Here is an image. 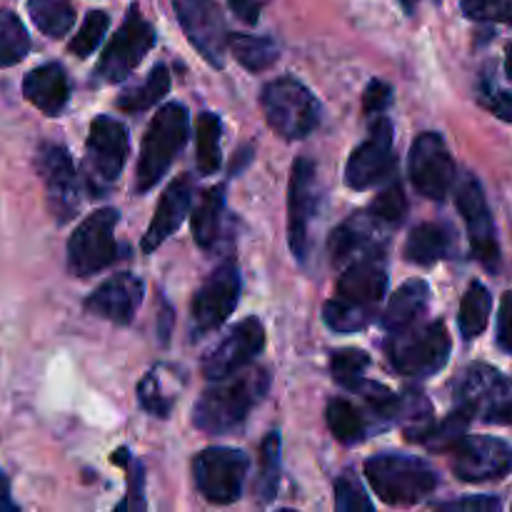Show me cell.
Returning <instances> with one entry per match:
<instances>
[{
	"label": "cell",
	"mask_w": 512,
	"mask_h": 512,
	"mask_svg": "<svg viewBox=\"0 0 512 512\" xmlns=\"http://www.w3.org/2000/svg\"><path fill=\"white\" fill-rule=\"evenodd\" d=\"M393 165V123L388 118H378L368 140H363L350 155L348 168H345V183L353 190L373 188L393 173Z\"/></svg>",
	"instance_id": "e0dca14e"
},
{
	"label": "cell",
	"mask_w": 512,
	"mask_h": 512,
	"mask_svg": "<svg viewBox=\"0 0 512 512\" xmlns=\"http://www.w3.org/2000/svg\"><path fill=\"white\" fill-rule=\"evenodd\" d=\"M188 140V110L178 103H170L155 113L140 150L138 173H135V193H148L158 180L168 173L175 155L183 150Z\"/></svg>",
	"instance_id": "3957f363"
},
{
	"label": "cell",
	"mask_w": 512,
	"mask_h": 512,
	"mask_svg": "<svg viewBox=\"0 0 512 512\" xmlns=\"http://www.w3.org/2000/svg\"><path fill=\"white\" fill-rule=\"evenodd\" d=\"M155 45V30L148 20L140 15L138 5L128 10L123 25L115 33V38L110 40V45L105 48L103 58H100L95 75L103 83H120V80L128 78L135 68L140 65V60L145 58L150 48Z\"/></svg>",
	"instance_id": "30bf717a"
},
{
	"label": "cell",
	"mask_w": 512,
	"mask_h": 512,
	"mask_svg": "<svg viewBox=\"0 0 512 512\" xmlns=\"http://www.w3.org/2000/svg\"><path fill=\"white\" fill-rule=\"evenodd\" d=\"M478 100L483 108H488L490 113L498 115L500 120H508V123H512V93H508V90L490 83V80H483L478 88Z\"/></svg>",
	"instance_id": "7bdbcfd3"
},
{
	"label": "cell",
	"mask_w": 512,
	"mask_h": 512,
	"mask_svg": "<svg viewBox=\"0 0 512 512\" xmlns=\"http://www.w3.org/2000/svg\"><path fill=\"white\" fill-rule=\"evenodd\" d=\"M388 293V273L378 258H358L338 280V298L373 308Z\"/></svg>",
	"instance_id": "7402d4cb"
},
{
	"label": "cell",
	"mask_w": 512,
	"mask_h": 512,
	"mask_svg": "<svg viewBox=\"0 0 512 512\" xmlns=\"http://www.w3.org/2000/svg\"><path fill=\"white\" fill-rule=\"evenodd\" d=\"M318 170L308 158H298L293 163L288 193V238L290 250L298 260H305L310 248V225L318 213Z\"/></svg>",
	"instance_id": "4fadbf2b"
},
{
	"label": "cell",
	"mask_w": 512,
	"mask_h": 512,
	"mask_svg": "<svg viewBox=\"0 0 512 512\" xmlns=\"http://www.w3.org/2000/svg\"><path fill=\"white\" fill-rule=\"evenodd\" d=\"M175 10H178V18L185 35L198 48V53L210 65L223 68L230 35L228 28H225L223 13L215 5V0H178Z\"/></svg>",
	"instance_id": "9a60e30c"
},
{
	"label": "cell",
	"mask_w": 512,
	"mask_h": 512,
	"mask_svg": "<svg viewBox=\"0 0 512 512\" xmlns=\"http://www.w3.org/2000/svg\"><path fill=\"white\" fill-rule=\"evenodd\" d=\"M365 478L373 485L378 498L393 508L418 505L438 488V475L413 455L383 453L365 463Z\"/></svg>",
	"instance_id": "7a4b0ae2"
},
{
	"label": "cell",
	"mask_w": 512,
	"mask_h": 512,
	"mask_svg": "<svg viewBox=\"0 0 512 512\" xmlns=\"http://www.w3.org/2000/svg\"><path fill=\"white\" fill-rule=\"evenodd\" d=\"M370 213H373L378 220H383L385 225H390V228H393V225H398L400 220L405 218V213H408V200H405L403 185L390 183L388 188H385L383 193L373 200V205H370Z\"/></svg>",
	"instance_id": "f35d334b"
},
{
	"label": "cell",
	"mask_w": 512,
	"mask_h": 512,
	"mask_svg": "<svg viewBox=\"0 0 512 512\" xmlns=\"http://www.w3.org/2000/svg\"><path fill=\"white\" fill-rule=\"evenodd\" d=\"M140 303H143V280L130 273H118L105 280L95 293H90L85 308L115 325H130Z\"/></svg>",
	"instance_id": "ffe728a7"
},
{
	"label": "cell",
	"mask_w": 512,
	"mask_h": 512,
	"mask_svg": "<svg viewBox=\"0 0 512 512\" xmlns=\"http://www.w3.org/2000/svg\"><path fill=\"white\" fill-rule=\"evenodd\" d=\"M505 70H508V78L512 80V45L508 48V55H505Z\"/></svg>",
	"instance_id": "f907efd6"
},
{
	"label": "cell",
	"mask_w": 512,
	"mask_h": 512,
	"mask_svg": "<svg viewBox=\"0 0 512 512\" xmlns=\"http://www.w3.org/2000/svg\"><path fill=\"white\" fill-rule=\"evenodd\" d=\"M498 345L512 355V290L503 295L498 315Z\"/></svg>",
	"instance_id": "f6af8a7d"
},
{
	"label": "cell",
	"mask_w": 512,
	"mask_h": 512,
	"mask_svg": "<svg viewBox=\"0 0 512 512\" xmlns=\"http://www.w3.org/2000/svg\"><path fill=\"white\" fill-rule=\"evenodd\" d=\"M410 180L423 198L443 200L455 183V163L438 133H423L410 148Z\"/></svg>",
	"instance_id": "7c38bea8"
},
{
	"label": "cell",
	"mask_w": 512,
	"mask_h": 512,
	"mask_svg": "<svg viewBox=\"0 0 512 512\" xmlns=\"http://www.w3.org/2000/svg\"><path fill=\"white\" fill-rule=\"evenodd\" d=\"M373 315H375L373 308H363V305L350 303V300H343V298L328 300L323 308L325 325H328L333 333H340V335H350L368 328Z\"/></svg>",
	"instance_id": "d6a6232c"
},
{
	"label": "cell",
	"mask_w": 512,
	"mask_h": 512,
	"mask_svg": "<svg viewBox=\"0 0 512 512\" xmlns=\"http://www.w3.org/2000/svg\"><path fill=\"white\" fill-rule=\"evenodd\" d=\"M220 138L223 125L213 113H200L195 120V163L200 175H213L220 168Z\"/></svg>",
	"instance_id": "f1b7e54d"
},
{
	"label": "cell",
	"mask_w": 512,
	"mask_h": 512,
	"mask_svg": "<svg viewBox=\"0 0 512 512\" xmlns=\"http://www.w3.org/2000/svg\"><path fill=\"white\" fill-rule=\"evenodd\" d=\"M430 303V288L425 280H408L405 285H400L398 293L390 298L388 310L383 315V325L395 333V330L410 328V325L418 323L420 315L428 310Z\"/></svg>",
	"instance_id": "d4e9b609"
},
{
	"label": "cell",
	"mask_w": 512,
	"mask_h": 512,
	"mask_svg": "<svg viewBox=\"0 0 512 512\" xmlns=\"http://www.w3.org/2000/svg\"><path fill=\"white\" fill-rule=\"evenodd\" d=\"M260 105L270 128L285 140L305 138L320 120L318 100L293 78H278L265 85Z\"/></svg>",
	"instance_id": "277c9868"
},
{
	"label": "cell",
	"mask_w": 512,
	"mask_h": 512,
	"mask_svg": "<svg viewBox=\"0 0 512 512\" xmlns=\"http://www.w3.org/2000/svg\"><path fill=\"white\" fill-rule=\"evenodd\" d=\"M280 485V433L273 430V433L265 435V440L260 443V475H258V495L263 503H270V500L278 495Z\"/></svg>",
	"instance_id": "d590c367"
},
{
	"label": "cell",
	"mask_w": 512,
	"mask_h": 512,
	"mask_svg": "<svg viewBox=\"0 0 512 512\" xmlns=\"http://www.w3.org/2000/svg\"><path fill=\"white\" fill-rule=\"evenodd\" d=\"M325 420H328L330 433L335 435V440L345 445H355L360 440H365L373 430V420H370L368 413H363L360 408H355L350 400L335 398L330 400L328 413H325Z\"/></svg>",
	"instance_id": "4316f807"
},
{
	"label": "cell",
	"mask_w": 512,
	"mask_h": 512,
	"mask_svg": "<svg viewBox=\"0 0 512 512\" xmlns=\"http://www.w3.org/2000/svg\"><path fill=\"white\" fill-rule=\"evenodd\" d=\"M128 130L115 118L100 115L90 123L85 145V183L93 195H105L123 173L128 160Z\"/></svg>",
	"instance_id": "8992f818"
},
{
	"label": "cell",
	"mask_w": 512,
	"mask_h": 512,
	"mask_svg": "<svg viewBox=\"0 0 512 512\" xmlns=\"http://www.w3.org/2000/svg\"><path fill=\"white\" fill-rule=\"evenodd\" d=\"M485 420H488V423H498V425H512V398L495 403L493 408L485 413Z\"/></svg>",
	"instance_id": "c3c4849f"
},
{
	"label": "cell",
	"mask_w": 512,
	"mask_h": 512,
	"mask_svg": "<svg viewBox=\"0 0 512 512\" xmlns=\"http://www.w3.org/2000/svg\"><path fill=\"white\" fill-rule=\"evenodd\" d=\"M510 383L490 365H470L463 378L455 383V400L460 408L473 410L475 415L483 408H493L508 393Z\"/></svg>",
	"instance_id": "603a6c76"
},
{
	"label": "cell",
	"mask_w": 512,
	"mask_h": 512,
	"mask_svg": "<svg viewBox=\"0 0 512 512\" xmlns=\"http://www.w3.org/2000/svg\"><path fill=\"white\" fill-rule=\"evenodd\" d=\"M118 210L103 208L90 213L78 225L68 243V268L73 275H93L110 268L120 258L118 243H115V225H118Z\"/></svg>",
	"instance_id": "52a82bcc"
},
{
	"label": "cell",
	"mask_w": 512,
	"mask_h": 512,
	"mask_svg": "<svg viewBox=\"0 0 512 512\" xmlns=\"http://www.w3.org/2000/svg\"><path fill=\"white\" fill-rule=\"evenodd\" d=\"M440 510H473V512H495L500 510V500L493 495H480V498H465V500H453V503H443Z\"/></svg>",
	"instance_id": "bcb514c9"
},
{
	"label": "cell",
	"mask_w": 512,
	"mask_h": 512,
	"mask_svg": "<svg viewBox=\"0 0 512 512\" xmlns=\"http://www.w3.org/2000/svg\"><path fill=\"white\" fill-rule=\"evenodd\" d=\"M490 310H493V295L483 283H470L468 293L460 300V333L465 340H473L488 328Z\"/></svg>",
	"instance_id": "f546056e"
},
{
	"label": "cell",
	"mask_w": 512,
	"mask_h": 512,
	"mask_svg": "<svg viewBox=\"0 0 512 512\" xmlns=\"http://www.w3.org/2000/svg\"><path fill=\"white\" fill-rule=\"evenodd\" d=\"M23 95L40 113L58 115L70 100V83L65 70L58 63L40 65L30 70L23 80Z\"/></svg>",
	"instance_id": "cb8c5ba5"
},
{
	"label": "cell",
	"mask_w": 512,
	"mask_h": 512,
	"mask_svg": "<svg viewBox=\"0 0 512 512\" xmlns=\"http://www.w3.org/2000/svg\"><path fill=\"white\" fill-rule=\"evenodd\" d=\"M455 203H458L460 213H463L470 248H473L475 258H478L488 270H495L500 265L498 233H495L493 215H490L483 188H480V183L473 175H463V178H460Z\"/></svg>",
	"instance_id": "5bb4252c"
},
{
	"label": "cell",
	"mask_w": 512,
	"mask_h": 512,
	"mask_svg": "<svg viewBox=\"0 0 512 512\" xmlns=\"http://www.w3.org/2000/svg\"><path fill=\"white\" fill-rule=\"evenodd\" d=\"M225 213L223 188H208L200 198L198 208L193 213V235L200 248H213L220 235V220Z\"/></svg>",
	"instance_id": "83f0119b"
},
{
	"label": "cell",
	"mask_w": 512,
	"mask_h": 512,
	"mask_svg": "<svg viewBox=\"0 0 512 512\" xmlns=\"http://www.w3.org/2000/svg\"><path fill=\"white\" fill-rule=\"evenodd\" d=\"M450 333L445 323H430L423 328L395 330L390 338V363L408 378H430L445 368L450 358Z\"/></svg>",
	"instance_id": "5b68a950"
},
{
	"label": "cell",
	"mask_w": 512,
	"mask_h": 512,
	"mask_svg": "<svg viewBox=\"0 0 512 512\" xmlns=\"http://www.w3.org/2000/svg\"><path fill=\"white\" fill-rule=\"evenodd\" d=\"M463 13L478 23L512 25V0H463Z\"/></svg>",
	"instance_id": "60d3db41"
},
{
	"label": "cell",
	"mask_w": 512,
	"mask_h": 512,
	"mask_svg": "<svg viewBox=\"0 0 512 512\" xmlns=\"http://www.w3.org/2000/svg\"><path fill=\"white\" fill-rule=\"evenodd\" d=\"M155 373H158V370H153L150 375H145L143 383L138 385V400H140V405L148 410V413L160 415V418H168L170 408H173V398H168V395L163 393V388H160V380Z\"/></svg>",
	"instance_id": "b9f144b4"
},
{
	"label": "cell",
	"mask_w": 512,
	"mask_h": 512,
	"mask_svg": "<svg viewBox=\"0 0 512 512\" xmlns=\"http://www.w3.org/2000/svg\"><path fill=\"white\" fill-rule=\"evenodd\" d=\"M170 90V73L165 65H155L148 73V78L135 88L125 90L118 98V108L123 113H138V110L153 108L158 100H163Z\"/></svg>",
	"instance_id": "1f68e13d"
},
{
	"label": "cell",
	"mask_w": 512,
	"mask_h": 512,
	"mask_svg": "<svg viewBox=\"0 0 512 512\" xmlns=\"http://www.w3.org/2000/svg\"><path fill=\"white\" fill-rule=\"evenodd\" d=\"M190 198H193V178L190 175H180L178 180H173L165 188L153 220L148 225V233L143 238L145 253H153L158 245H163L175 233V228H180V223H183L190 210Z\"/></svg>",
	"instance_id": "44dd1931"
},
{
	"label": "cell",
	"mask_w": 512,
	"mask_h": 512,
	"mask_svg": "<svg viewBox=\"0 0 512 512\" xmlns=\"http://www.w3.org/2000/svg\"><path fill=\"white\" fill-rule=\"evenodd\" d=\"M445 455L453 473L465 483L505 478L512 470V445L493 435H460Z\"/></svg>",
	"instance_id": "ba28073f"
},
{
	"label": "cell",
	"mask_w": 512,
	"mask_h": 512,
	"mask_svg": "<svg viewBox=\"0 0 512 512\" xmlns=\"http://www.w3.org/2000/svg\"><path fill=\"white\" fill-rule=\"evenodd\" d=\"M28 13L35 28L48 38H63L75 23V8L70 0H28Z\"/></svg>",
	"instance_id": "4dcf8cb0"
},
{
	"label": "cell",
	"mask_w": 512,
	"mask_h": 512,
	"mask_svg": "<svg viewBox=\"0 0 512 512\" xmlns=\"http://www.w3.org/2000/svg\"><path fill=\"white\" fill-rule=\"evenodd\" d=\"M0 510H18V505L10 500V483L3 473H0Z\"/></svg>",
	"instance_id": "681fc988"
},
{
	"label": "cell",
	"mask_w": 512,
	"mask_h": 512,
	"mask_svg": "<svg viewBox=\"0 0 512 512\" xmlns=\"http://www.w3.org/2000/svg\"><path fill=\"white\" fill-rule=\"evenodd\" d=\"M228 3H230V8H233V13L238 15L243 23L255 25L260 18V10L265 8V3H268V0H228Z\"/></svg>",
	"instance_id": "7dc6e473"
},
{
	"label": "cell",
	"mask_w": 512,
	"mask_h": 512,
	"mask_svg": "<svg viewBox=\"0 0 512 512\" xmlns=\"http://www.w3.org/2000/svg\"><path fill=\"white\" fill-rule=\"evenodd\" d=\"M390 225L375 218L370 210L353 215L345 220L333 235H330V253L335 263L358 258H378L388 240Z\"/></svg>",
	"instance_id": "d6986e66"
},
{
	"label": "cell",
	"mask_w": 512,
	"mask_h": 512,
	"mask_svg": "<svg viewBox=\"0 0 512 512\" xmlns=\"http://www.w3.org/2000/svg\"><path fill=\"white\" fill-rule=\"evenodd\" d=\"M240 300V270L233 260H225L223 265L210 273V278L200 285L193 298L190 310V325L195 335L213 333L215 328L230 318Z\"/></svg>",
	"instance_id": "8fae6325"
},
{
	"label": "cell",
	"mask_w": 512,
	"mask_h": 512,
	"mask_svg": "<svg viewBox=\"0 0 512 512\" xmlns=\"http://www.w3.org/2000/svg\"><path fill=\"white\" fill-rule=\"evenodd\" d=\"M420 0H403V5H405V10H408V13H413L415 10V5H418Z\"/></svg>",
	"instance_id": "816d5d0a"
},
{
	"label": "cell",
	"mask_w": 512,
	"mask_h": 512,
	"mask_svg": "<svg viewBox=\"0 0 512 512\" xmlns=\"http://www.w3.org/2000/svg\"><path fill=\"white\" fill-rule=\"evenodd\" d=\"M108 25H110V18L103 13V10H90V13L85 15L80 30L75 33V38L70 40L68 45L70 53L78 55V58H88V55L100 45L103 35L108 33Z\"/></svg>",
	"instance_id": "74e56055"
},
{
	"label": "cell",
	"mask_w": 512,
	"mask_h": 512,
	"mask_svg": "<svg viewBox=\"0 0 512 512\" xmlns=\"http://www.w3.org/2000/svg\"><path fill=\"white\" fill-rule=\"evenodd\" d=\"M230 50L238 58L240 65L248 70H265L278 60L280 50L270 38H258V35H230Z\"/></svg>",
	"instance_id": "836d02e7"
},
{
	"label": "cell",
	"mask_w": 512,
	"mask_h": 512,
	"mask_svg": "<svg viewBox=\"0 0 512 512\" xmlns=\"http://www.w3.org/2000/svg\"><path fill=\"white\" fill-rule=\"evenodd\" d=\"M265 345V330L258 318H245L230 330L228 338L215 345L203 360V375L208 380H223L248 368Z\"/></svg>",
	"instance_id": "ac0fdd59"
},
{
	"label": "cell",
	"mask_w": 512,
	"mask_h": 512,
	"mask_svg": "<svg viewBox=\"0 0 512 512\" xmlns=\"http://www.w3.org/2000/svg\"><path fill=\"white\" fill-rule=\"evenodd\" d=\"M38 170L48 193V208L58 223H68L80 205V178L68 150L60 145H43L38 153Z\"/></svg>",
	"instance_id": "2e32d148"
},
{
	"label": "cell",
	"mask_w": 512,
	"mask_h": 512,
	"mask_svg": "<svg viewBox=\"0 0 512 512\" xmlns=\"http://www.w3.org/2000/svg\"><path fill=\"white\" fill-rule=\"evenodd\" d=\"M195 403L193 423L203 433L225 435L245 423L250 410L265 398L270 375L263 368H243L223 380H215Z\"/></svg>",
	"instance_id": "6da1fadb"
},
{
	"label": "cell",
	"mask_w": 512,
	"mask_h": 512,
	"mask_svg": "<svg viewBox=\"0 0 512 512\" xmlns=\"http://www.w3.org/2000/svg\"><path fill=\"white\" fill-rule=\"evenodd\" d=\"M370 368V358L363 350H338L330 360L335 383L348 390H358L365 383V370Z\"/></svg>",
	"instance_id": "8d00e7d4"
},
{
	"label": "cell",
	"mask_w": 512,
	"mask_h": 512,
	"mask_svg": "<svg viewBox=\"0 0 512 512\" xmlns=\"http://www.w3.org/2000/svg\"><path fill=\"white\" fill-rule=\"evenodd\" d=\"M390 100H393V88H390L388 83H383V80H373V83L365 88L363 110L370 115L383 113V110L390 105Z\"/></svg>",
	"instance_id": "ee69618b"
},
{
	"label": "cell",
	"mask_w": 512,
	"mask_h": 512,
	"mask_svg": "<svg viewBox=\"0 0 512 512\" xmlns=\"http://www.w3.org/2000/svg\"><path fill=\"white\" fill-rule=\"evenodd\" d=\"M455 248L453 230L440 223H423L408 235L405 243V258L418 265H433L448 258Z\"/></svg>",
	"instance_id": "484cf974"
},
{
	"label": "cell",
	"mask_w": 512,
	"mask_h": 512,
	"mask_svg": "<svg viewBox=\"0 0 512 512\" xmlns=\"http://www.w3.org/2000/svg\"><path fill=\"white\" fill-rule=\"evenodd\" d=\"M250 460L243 450L208 448L195 458V485L205 500L215 505H230L243 493Z\"/></svg>",
	"instance_id": "9c48e42d"
},
{
	"label": "cell",
	"mask_w": 512,
	"mask_h": 512,
	"mask_svg": "<svg viewBox=\"0 0 512 512\" xmlns=\"http://www.w3.org/2000/svg\"><path fill=\"white\" fill-rule=\"evenodd\" d=\"M30 50V35L20 18L10 10H0V68L20 63Z\"/></svg>",
	"instance_id": "e575fe53"
},
{
	"label": "cell",
	"mask_w": 512,
	"mask_h": 512,
	"mask_svg": "<svg viewBox=\"0 0 512 512\" xmlns=\"http://www.w3.org/2000/svg\"><path fill=\"white\" fill-rule=\"evenodd\" d=\"M335 508L343 512H358V510H373V500L358 483L353 470H345L338 480H335Z\"/></svg>",
	"instance_id": "ab89813d"
}]
</instances>
